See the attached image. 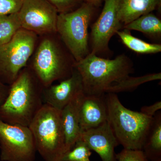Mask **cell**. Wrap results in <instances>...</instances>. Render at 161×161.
Returning <instances> with one entry per match:
<instances>
[{"label":"cell","mask_w":161,"mask_h":161,"mask_svg":"<svg viewBox=\"0 0 161 161\" xmlns=\"http://www.w3.org/2000/svg\"><path fill=\"white\" fill-rule=\"evenodd\" d=\"M9 86L8 95L0 106V120L28 127L43 106L44 86L27 66Z\"/></svg>","instance_id":"obj_1"},{"label":"cell","mask_w":161,"mask_h":161,"mask_svg":"<svg viewBox=\"0 0 161 161\" xmlns=\"http://www.w3.org/2000/svg\"><path fill=\"white\" fill-rule=\"evenodd\" d=\"M76 62L56 32L38 36L36 46L27 66L45 87L69 78Z\"/></svg>","instance_id":"obj_2"},{"label":"cell","mask_w":161,"mask_h":161,"mask_svg":"<svg viewBox=\"0 0 161 161\" xmlns=\"http://www.w3.org/2000/svg\"><path fill=\"white\" fill-rule=\"evenodd\" d=\"M75 68L81 76L85 95L100 96L107 89L133 73V64L125 55L114 59L100 58L90 53L83 59L76 62Z\"/></svg>","instance_id":"obj_3"},{"label":"cell","mask_w":161,"mask_h":161,"mask_svg":"<svg viewBox=\"0 0 161 161\" xmlns=\"http://www.w3.org/2000/svg\"><path fill=\"white\" fill-rule=\"evenodd\" d=\"M108 121L119 144L124 149L142 150L153 117L128 109L114 93L104 95Z\"/></svg>","instance_id":"obj_4"},{"label":"cell","mask_w":161,"mask_h":161,"mask_svg":"<svg viewBox=\"0 0 161 161\" xmlns=\"http://www.w3.org/2000/svg\"><path fill=\"white\" fill-rule=\"evenodd\" d=\"M44 161H61L67 153L60 110L43 104L29 125Z\"/></svg>","instance_id":"obj_5"},{"label":"cell","mask_w":161,"mask_h":161,"mask_svg":"<svg viewBox=\"0 0 161 161\" xmlns=\"http://www.w3.org/2000/svg\"><path fill=\"white\" fill-rule=\"evenodd\" d=\"M94 13V6L85 3L74 11L59 14L57 32L76 62L91 53L88 28Z\"/></svg>","instance_id":"obj_6"},{"label":"cell","mask_w":161,"mask_h":161,"mask_svg":"<svg viewBox=\"0 0 161 161\" xmlns=\"http://www.w3.org/2000/svg\"><path fill=\"white\" fill-rule=\"evenodd\" d=\"M38 36L21 28L8 43L0 45V81L10 86L27 66L36 46Z\"/></svg>","instance_id":"obj_7"},{"label":"cell","mask_w":161,"mask_h":161,"mask_svg":"<svg viewBox=\"0 0 161 161\" xmlns=\"http://www.w3.org/2000/svg\"><path fill=\"white\" fill-rule=\"evenodd\" d=\"M0 148L3 161H35L36 159V143L29 127L0 120Z\"/></svg>","instance_id":"obj_8"},{"label":"cell","mask_w":161,"mask_h":161,"mask_svg":"<svg viewBox=\"0 0 161 161\" xmlns=\"http://www.w3.org/2000/svg\"><path fill=\"white\" fill-rule=\"evenodd\" d=\"M18 13L23 29L38 36L57 32L59 13L47 0H25Z\"/></svg>","instance_id":"obj_9"},{"label":"cell","mask_w":161,"mask_h":161,"mask_svg":"<svg viewBox=\"0 0 161 161\" xmlns=\"http://www.w3.org/2000/svg\"><path fill=\"white\" fill-rule=\"evenodd\" d=\"M119 0H104L99 17L92 25L91 33L92 51L98 55L109 51L110 40L123 28L119 16Z\"/></svg>","instance_id":"obj_10"},{"label":"cell","mask_w":161,"mask_h":161,"mask_svg":"<svg viewBox=\"0 0 161 161\" xmlns=\"http://www.w3.org/2000/svg\"><path fill=\"white\" fill-rule=\"evenodd\" d=\"M83 92L81 76L75 69L69 78L57 84L44 87L43 104H46L61 111L77 95Z\"/></svg>","instance_id":"obj_11"},{"label":"cell","mask_w":161,"mask_h":161,"mask_svg":"<svg viewBox=\"0 0 161 161\" xmlns=\"http://www.w3.org/2000/svg\"><path fill=\"white\" fill-rule=\"evenodd\" d=\"M102 161H116L115 149L119 144L108 121L99 126L81 132L80 139Z\"/></svg>","instance_id":"obj_12"},{"label":"cell","mask_w":161,"mask_h":161,"mask_svg":"<svg viewBox=\"0 0 161 161\" xmlns=\"http://www.w3.org/2000/svg\"><path fill=\"white\" fill-rule=\"evenodd\" d=\"M104 95L84 94L79 108V126L81 133L99 126L108 119V109Z\"/></svg>","instance_id":"obj_13"},{"label":"cell","mask_w":161,"mask_h":161,"mask_svg":"<svg viewBox=\"0 0 161 161\" xmlns=\"http://www.w3.org/2000/svg\"><path fill=\"white\" fill-rule=\"evenodd\" d=\"M84 95L82 92L77 95L60 111L67 152L71 150L80 139L79 108Z\"/></svg>","instance_id":"obj_14"},{"label":"cell","mask_w":161,"mask_h":161,"mask_svg":"<svg viewBox=\"0 0 161 161\" xmlns=\"http://www.w3.org/2000/svg\"><path fill=\"white\" fill-rule=\"evenodd\" d=\"M160 0H119V16L123 25L152 12L159 4Z\"/></svg>","instance_id":"obj_15"},{"label":"cell","mask_w":161,"mask_h":161,"mask_svg":"<svg viewBox=\"0 0 161 161\" xmlns=\"http://www.w3.org/2000/svg\"><path fill=\"white\" fill-rule=\"evenodd\" d=\"M142 151L149 160L161 158V112L158 111L153 117Z\"/></svg>","instance_id":"obj_16"},{"label":"cell","mask_w":161,"mask_h":161,"mask_svg":"<svg viewBox=\"0 0 161 161\" xmlns=\"http://www.w3.org/2000/svg\"><path fill=\"white\" fill-rule=\"evenodd\" d=\"M123 28L141 32L150 37L159 38L161 36V21L155 15L150 13L125 25Z\"/></svg>","instance_id":"obj_17"},{"label":"cell","mask_w":161,"mask_h":161,"mask_svg":"<svg viewBox=\"0 0 161 161\" xmlns=\"http://www.w3.org/2000/svg\"><path fill=\"white\" fill-rule=\"evenodd\" d=\"M130 31L124 29L116 32L122 42L128 48L139 54H155L161 52V45L145 42L131 35Z\"/></svg>","instance_id":"obj_18"},{"label":"cell","mask_w":161,"mask_h":161,"mask_svg":"<svg viewBox=\"0 0 161 161\" xmlns=\"http://www.w3.org/2000/svg\"><path fill=\"white\" fill-rule=\"evenodd\" d=\"M161 73L149 74L138 77L129 76L118 82L112 84L106 91V93L131 92L137 88L139 86L146 82L153 80H161Z\"/></svg>","instance_id":"obj_19"},{"label":"cell","mask_w":161,"mask_h":161,"mask_svg":"<svg viewBox=\"0 0 161 161\" xmlns=\"http://www.w3.org/2000/svg\"><path fill=\"white\" fill-rule=\"evenodd\" d=\"M21 28L18 13L0 16V45L9 42Z\"/></svg>","instance_id":"obj_20"},{"label":"cell","mask_w":161,"mask_h":161,"mask_svg":"<svg viewBox=\"0 0 161 161\" xmlns=\"http://www.w3.org/2000/svg\"><path fill=\"white\" fill-rule=\"evenodd\" d=\"M92 152L83 141L79 140L62 158L61 161H90Z\"/></svg>","instance_id":"obj_21"},{"label":"cell","mask_w":161,"mask_h":161,"mask_svg":"<svg viewBox=\"0 0 161 161\" xmlns=\"http://www.w3.org/2000/svg\"><path fill=\"white\" fill-rule=\"evenodd\" d=\"M58 10V13L74 11L82 4L83 0H47Z\"/></svg>","instance_id":"obj_22"},{"label":"cell","mask_w":161,"mask_h":161,"mask_svg":"<svg viewBox=\"0 0 161 161\" xmlns=\"http://www.w3.org/2000/svg\"><path fill=\"white\" fill-rule=\"evenodd\" d=\"M116 161H149L142 150L124 149L116 154Z\"/></svg>","instance_id":"obj_23"},{"label":"cell","mask_w":161,"mask_h":161,"mask_svg":"<svg viewBox=\"0 0 161 161\" xmlns=\"http://www.w3.org/2000/svg\"><path fill=\"white\" fill-rule=\"evenodd\" d=\"M25 0H0V16L17 13Z\"/></svg>","instance_id":"obj_24"},{"label":"cell","mask_w":161,"mask_h":161,"mask_svg":"<svg viewBox=\"0 0 161 161\" xmlns=\"http://www.w3.org/2000/svg\"><path fill=\"white\" fill-rule=\"evenodd\" d=\"M161 109V102L158 101L155 103L149 106H144L141 109V112L150 117H153L157 112H158Z\"/></svg>","instance_id":"obj_25"},{"label":"cell","mask_w":161,"mask_h":161,"mask_svg":"<svg viewBox=\"0 0 161 161\" xmlns=\"http://www.w3.org/2000/svg\"><path fill=\"white\" fill-rule=\"evenodd\" d=\"M9 86H5L0 81V106L5 101L9 93Z\"/></svg>","instance_id":"obj_26"},{"label":"cell","mask_w":161,"mask_h":161,"mask_svg":"<svg viewBox=\"0 0 161 161\" xmlns=\"http://www.w3.org/2000/svg\"><path fill=\"white\" fill-rule=\"evenodd\" d=\"M86 3L91 4L94 6H98L104 0H84Z\"/></svg>","instance_id":"obj_27"},{"label":"cell","mask_w":161,"mask_h":161,"mask_svg":"<svg viewBox=\"0 0 161 161\" xmlns=\"http://www.w3.org/2000/svg\"><path fill=\"white\" fill-rule=\"evenodd\" d=\"M149 161H161V158L160 159H158L156 160H149Z\"/></svg>","instance_id":"obj_28"}]
</instances>
